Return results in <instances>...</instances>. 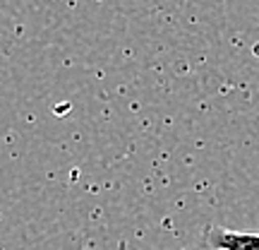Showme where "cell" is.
<instances>
[{
  "instance_id": "cell-1",
  "label": "cell",
  "mask_w": 259,
  "mask_h": 250,
  "mask_svg": "<svg viewBox=\"0 0 259 250\" xmlns=\"http://www.w3.org/2000/svg\"><path fill=\"white\" fill-rule=\"evenodd\" d=\"M194 250H259V233L233 231L219 224H209L202 231Z\"/></svg>"
}]
</instances>
